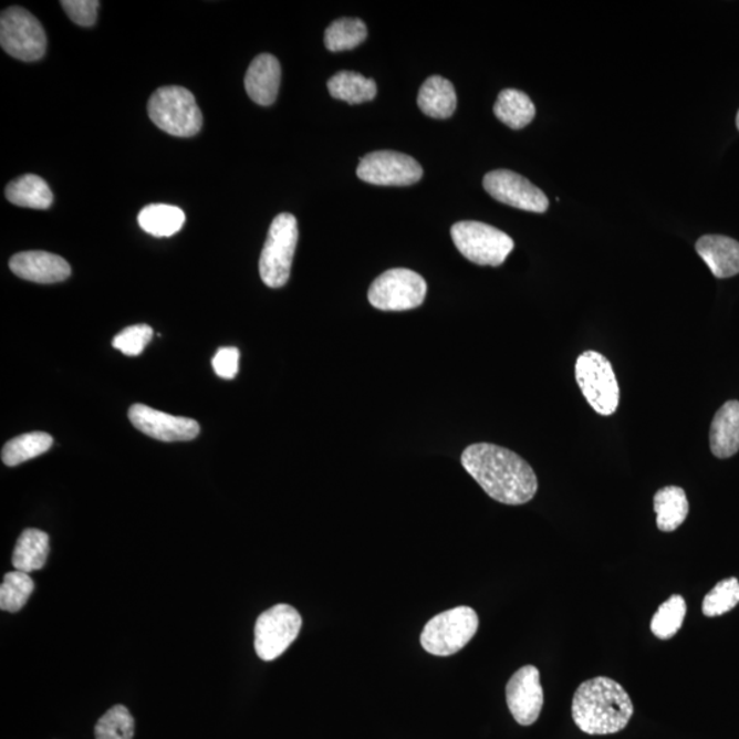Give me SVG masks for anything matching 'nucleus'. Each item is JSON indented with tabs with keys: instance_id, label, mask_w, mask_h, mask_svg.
<instances>
[{
	"instance_id": "24",
	"label": "nucleus",
	"mask_w": 739,
	"mask_h": 739,
	"mask_svg": "<svg viewBox=\"0 0 739 739\" xmlns=\"http://www.w3.org/2000/svg\"><path fill=\"white\" fill-rule=\"evenodd\" d=\"M493 112L502 124L511 129H523L535 117V106L522 91H501L495 103Z\"/></svg>"
},
{
	"instance_id": "1",
	"label": "nucleus",
	"mask_w": 739,
	"mask_h": 739,
	"mask_svg": "<svg viewBox=\"0 0 739 739\" xmlns=\"http://www.w3.org/2000/svg\"><path fill=\"white\" fill-rule=\"evenodd\" d=\"M461 465L489 498L502 504H527L539 489L535 472L528 461L495 444L467 447L461 454Z\"/></svg>"
},
{
	"instance_id": "6",
	"label": "nucleus",
	"mask_w": 739,
	"mask_h": 739,
	"mask_svg": "<svg viewBox=\"0 0 739 739\" xmlns=\"http://www.w3.org/2000/svg\"><path fill=\"white\" fill-rule=\"evenodd\" d=\"M575 378L582 395L603 417L615 414L621 391L611 362L596 351H586L576 360Z\"/></svg>"
},
{
	"instance_id": "25",
	"label": "nucleus",
	"mask_w": 739,
	"mask_h": 739,
	"mask_svg": "<svg viewBox=\"0 0 739 739\" xmlns=\"http://www.w3.org/2000/svg\"><path fill=\"white\" fill-rule=\"evenodd\" d=\"M327 90L334 100L360 105L377 96V84L373 79L363 77L356 72H340L327 81Z\"/></svg>"
},
{
	"instance_id": "8",
	"label": "nucleus",
	"mask_w": 739,
	"mask_h": 739,
	"mask_svg": "<svg viewBox=\"0 0 739 739\" xmlns=\"http://www.w3.org/2000/svg\"><path fill=\"white\" fill-rule=\"evenodd\" d=\"M0 44L6 53L17 60L33 62L44 56L48 37L37 17L13 6L6 9L0 19Z\"/></svg>"
},
{
	"instance_id": "35",
	"label": "nucleus",
	"mask_w": 739,
	"mask_h": 739,
	"mask_svg": "<svg viewBox=\"0 0 739 739\" xmlns=\"http://www.w3.org/2000/svg\"><path fill=\"white\" fill-rule=\"evenodd\" d=\"M737 128H738V131H739V112H738V114H737Z\"/></svg>"
},
{
	"instance_id": "13",
	"label": "nucleus",
	"mask_w": 739,
	"mask_h": 739,
	"mask_svg": "<svg viewBox=\"0 0 739 739\" xmlns=\"http://www.w3.org/2000/svg\"><path fill=\"white\" fill-rule=\"evenodd\" d=\"M506 696L513 719L521 726L534 725L544 707L539 669L534 666L519 668L508 680Z\"/></svg>"
},
{
	"instance_id": "21",
	"label": "nucleus",
	"mask_w": 739,
	"mask_h": 739,
	"mask_svg": "<svg viewBox=\"0 0 739 739\" xmlns=\"http://www.w3.org/2000/svg\"><path fill=\"white\" fill-rule=\"evenodd\" d=\"M655 512L657 528L664 533H672L686 521L689 516V500L685 490L679 487H666L655 495Z\"/></svg>"
},
{
	"instance_id": "31",
	"label": "nucleus",
	"mask_w": 739,
	"mask_h": 739,
	"mask_svg": "<svg viewBox=\"0 0 739 739\" xmlns=\"http://www.w3.org/2000/svg\"><path fill=\"white\" fill-rule=\"evenodd\" d=\"M739 604V582L737 579L720 581L702 602V614L708 617L725 615Z\"/></svg>"
},
{
	"instance_id": "29",
	"label": "nucleus",
	"mask_w": 739,
	"mask_h": 739,
	"mask_svg": "<svg viewBox=\"0 0 739 739\" xmlns=\"http://www.w3.org/2000/svg\"><path fill=\"white\" fill-rule=\"evenodd\" d=\"M34 589V583L28 573L15 570L4 575L0 586V608L8 612H19L25 607L28 599Z\"/></svg>"
},
{
	"instance_id": "33",
	"label": "nucleus",
	"mask_w": 739,
	"mask_h": 739,
	"mask_svg": "<svg viewBox=\"0 0 739 739\" xmlns=\"http://www.w3.org/2000/svg\"><path fill=\"white\" fill-rule=\"evenodd\" d=\"M100 4L97 0H63L61 2L69 19L80 27H92L95 24Z\"/></svg>"
},
{
	"instance_id": "30",
	"label": "nucleus",
	"mask_w": 739,
	"mask_h": 739,
	"mask_svg": "<svg viewBox=\"0 0 739 739\" xmlns=\"http://www.w3.org/2000/svg\"><path fill=\"white\" fill-rule=\"evenodd\" d=\"M133 736L135 719L124 706L110 708L95 726L96 739H133Z\"/></svg>"
},
{
	"instance_id": "32",
	"label": "nucleus",
	"mask_w": 739,
	"mask_h": 739,
	"mask_svg": "<svg viewBox=\"0 0 739 739\" xmlns=\"http://www.w3.org/2000/svg\"><path fill=\"white\" fill-rule=\"evenodd\" d=\"M153 336V329L148 325H133L118 333L113 340V345L126 356H138L152 342Z\"/></svg>"
},
{
	"instance_id": "12",
	"label": "nucleus",
	"mask_w": 739,
	"mask_h": 739,
	"mask_svg": "<svg viewBox=\"0 0 739 739\" xmlns=\"http://www.w3.org/2000/svg\"><path fill=\"white\" fill-rule=\"evenodd\" d=\"M483 188L493 199L516 209L542 214L550 200L528 178L511 170H493L483 177Z\"/></svg>"
},
{
	"instance_id": "20",
	"label": "nucleus",
	"mask_w": 739,
	"mask_h": 739,
	"mask_svg": "<svg viewBox=\"0 0 739 739\" xmlns=\"http://www.w3.org/2000/svg\"><path fill=\"white\" fill-rule=\"evenodd\" d=\"M6 198L19 207L48 210L53 205L54 196L49 184L42 177L27 175L11 181L6 188Z\"/></svg>"
},
{
	"instance_id": "18",
	"label": "nucleus",
	"mask_w": 739,
	"mask_h": 739,
	"mask_svg": "<svg viewBox=\"0 0 739 739\" xmlns=\"http://www.w3.org/2000/svg\"><path fill=\"white\" fill-rule=\"evenodd\" d=\"M709 446L716 458L727 459L739 450V402L730 400L716 413L709 431Z\"/></svg>"
},
{
	"instance_id": "34",
	"label": "nucleus",
	"mask_w": 739,
	"mask_h": 739,
	"mask_svg": "<svg viewBox=\"0 0 739 739\" xmlns=\"http://www.w3.org/2000/svg\"><path fill=\"white\" fill-rule=\"evenodd\" d=\"M240 352L235 346H223L218 350L212 360L214 372L218 377L233 379L239 373Z\"/></svg>"
},
{
	"instance_id": "28",
	"label": "nucleus",
	"mask_w": 739,
	"mask_h": 739,
	"mask_svg": "<svg viewBox=\"0 0 739 739\" xmlns=\"http://www.w3.org/2000/svg\"><path fill=\"white\" fill-rule=\"evenodd\" d=\"M686 611L685 599L679 594H674L656 611L650 622L652 633L659 639L673 638L684 625Z\"/></svg>"
},
{
	"instance_id": "14",
	"label": "nucleus",
	"mask_w": 739,
	"mask_h": 739,
	"mask_svg": "<svg viewBox=\"0 0 739 739\" xmlns=\"http://www.w3.org/2000/svg\"><path fill=\"white\" fill-rule=\"evenodd\" d=\"M129 419L137 430L159 441H190L200 433V426L196 420L173 417V415L158 412L144 404H135L131 407Z\"/></svg>"
},
{
	"instance_id": "22",
	"label": "nucleus",
	"mask_w": 739,
	"mask_h": 739,
	"mask_svg": "<svg viewBox=\"0 0 739 739\" xmlns=\"http://www.w3.org/2000/svg\"><path fill=\"white\" fill-rule=\"evenodd\" d=\"M50 553V537L42 530L27 529L17 541L13 565L22 573L44 568Z\"/></svg>"
},
{
	"instance_id": "9",
	"label": "nucleus",
	"mask_w": 739,
	"mask_h": 739,
	"mask_svg": "<svg viewBox=\"0 0 739 739\" xmlns=\"http://www.w3.org/2000/svg\"><path fill=\"white\" fill-rule=\"evenodd\" d=\"M426 292L423 275L408 269H391L373 282L367 298L381 311H408L424 304Z\"/></svg>"
},
{
	"instance_id": "3",
	"label": "nucleus",
	"mask_w": 739,
	"mask_h": 739,
	"mask_svg": "<svg viewBox=\"0 0 739 739\" xmlns=\"http://www.w3.org/2000/svg\"><path fill=\"white\" fill-rule=\"evenodd\" d=\"M148 115L159 129L176 137L198 135L204 126V115L192 92L183 86H164L155 91L148 102Z\"/></svg>"
},
{
	"instance_id": "17",
	"label": "nucleus",
	"mask_w": 739,
	"mask_h": 739,
	"mask_svg": "<svg viewBox=\"0 0 739 739\" xmlns=\"http://www.w3.org/2000/svg\"><path fill=\"white\" fill-rule=\"evenodd\" d=\"M696 251L716 279L739 274V242L727 236L707 235L697 241Z\"/></svg>"
},
{
	"instance_id": "2",
	"label": "nucleus",
	"mask_w": 739,
	"mask_h": 739,
	"mask_svg": "<svg viewBox=\"0 0 739 739\" xmlns=\"http://www.w3.org/2000/svg\"><path fill=\"white\" fill-rule=\"evenodd\" d=\"M571 711L581 731L591 736H608L625 729L634 714V706L621 684L607 677H597L580 685Z\"/></svg>"
},
{
	"instance_id": "4",
	"label": "nucleus",
	"mask_w": 739,
	"mask_h": 739,
	"mask_svg": "<svg viewBox=\"0 0 739 739\" xmlns=\"http://www.w3.org/2000/svg\"><path fill=\"white\" fill-rule=\"evenodd\" d=\"M299 229L292 214L282 212L271 222L268 240L259 261V273L269 288L284 287L290 280L294 251H296Z\"/></svg>"
},
{
	"instance_id": "23",
	"label": "nucleus",
	"mask_w": 739,
	"mask_h": 739,
	"mask_svg": "<svg viewBox=\"0 0 739 739\" xmlns=\"http://www.w3.org/2000/svg\"><path fill=\"white\" fill-rule=\"evenodd\" d=\"M137 221L154 238H171L183 229L185 214L177 206L149 205L138 214Z\"/></svg>"
},
{
	"instance_id": "16",
	"label": "nucleus",
	"mask_w": 739,
	"mask_h": 739,
	"mask_svg": "<svg viewBox=\"0 0 739 739\" xmlns=\"http://www.w3.org/2000/svg\"><path fill=\"white\" fill-rule=\"evenodd\" d=\"M280 84L279 60L270 54L257 56L246 74L244 85L248 96L258 105L271 106L279 96Z\"/></svg>"
},
{
	"instance_id": "5",
	"label": "nucleus",
	"mask_w": 739,
	"mask_h": 739,
	"mask_svg": "<svg viewBox=\"0 0 739 739\" xmlns=\"http://www.w3.org/2000/svg\"><path fill=\"white\" fill-rule=\"evenodd\" d=\"M477 612L470 607H456L433 617L420 634V644L427 654L452 656L464 649L478 632Z\"/></svg>"
},
{
	"instance_id": "15",
	"label": "nucleus",
	"mask_w": 739,
	"mask_h": 739,
	"mask_svg": "<svg viewBox=\"0 0 739 739\" xmlns=\"http://www.w3.org/2000/svg\"><path fill=\"white\" fill-rule=\"evenodd\" d=\"M9 266L20 279L38 284H56L72 274L71 264L65 259L44 251L17 253L10 259Z\"/></svg>"
},
{
	"instance_id": "11",
	"label": "nucleus",
	"mask_w": 739,
	"mask_h": 739,
	"mask_svg": "<svg viewBox=\"0 0 739 739\" xmlns=\"http://www.w3.org/2000/svg\"><path fill=\"white\" fill-rule=\"evenodd\" d=\"M362 181L383 187H408L424 176L423 166L406 154L377 152L362 158L356 169Z\"/></svg>"
},
{
	"instance_id": "10",
	"label": "nucleus",
	"mask_w": 739,
	"mask_h": 739,
	"mask_svg": "<svg viewBox=\"0 0 739 739\" xmlns=\"http://www.w3.org/2000/svg\"><path fill=\"white\" fill-rule=\"evenodd\" d=\"M302 616L288 604L274 605L258 617L256 650L264 662L275 660L290 648L302 628Z\"/></svg>"
},
{
	"instance_id": "7",
	"label": "nucleus",
	"mask_w": 739,
	"mask_h": 739,
	"mask_svg": "<svg viewBox=\"0 0 739 739\" xmlns=\"http://www.w3.org/2000/svg\"><path fill=\"white\" fill-rule=\"evenodd\" d=\"M461 256L479 266L498 268L513 250V240L500 229L477 221H461L450 229Z\"/></svg>"
},
{
	"instance_id": "26",
	"label": "nucleus",
	"mask_w": 739,
	"mask_h": 739,
	"mask_svg": "<svg viewBox=\"0 0 739 739\" xmlns=\"http://www.w3.org/2000/svg\"><path fill=\"white\" fill-rule=\"evenodd\" d=\"M53 437L43 431L27 433L10 440L2 449L6 466L14 467L38 458L53 447Z\"/></svg>"
},
{
	"instance_id": "19",
	"label": "nucleus",
	"mask_w": 739,
	"mask_h": 739,
	"mask_svg": "<svg viewBox=\"0 0 739 739\" xmlns=\"http://www.w3.org/2000/svg\"><path fill=\"white\" fill-rule=\"evenodd\" d=\"M418 106L427 117L446 119L452 117L458 96L452 83L441 76H431L420 86Z\"/></svg>"
},
{
	"instance_id": "27",
	"label": "nucleus",
	"mask_w": 739,
	"mask_h": 739,
	"mask_svg": "<svg viewBox=\"0 0 739 739\" xmlns=\"http://www.w3.org/2000/svg\"><path fill=\"white\" fill-rule=\"evenodd\" d=\"M367 39V27L360 19H340L329 25L325 32V45L332 53L357 48Z\"/></svg>"
}]
</instances>
